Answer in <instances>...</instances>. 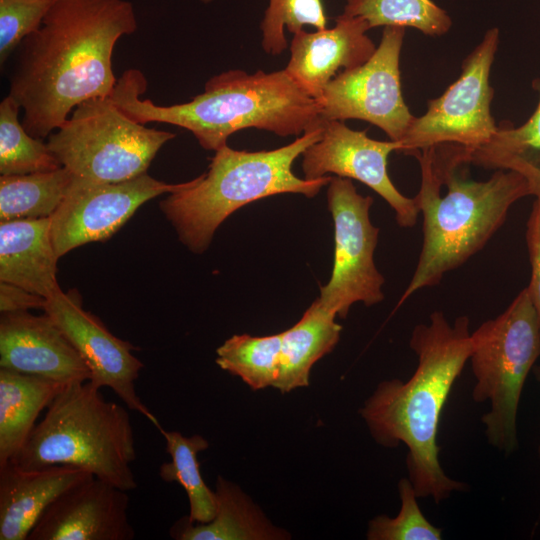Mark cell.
<instances>
[{"label": "cell", "mask_w": 540, "mask_h": 540, "mask_svg": "<svg viewBox=\"0 0 540 540\" xmlns=\"http://www.w3.org/2000/svg\"><path fill=\"white\" fill-rule=\"evenodd\" d=\"M137 29L127 0H56L40 28L14 52L10 96L23 110L26 131L43 139L81 103L110 97L117 80V41Z\"/></svg>", "instance_id": "1"}, {"label": "cell", "mask_w": 540, "mask_h": 540, "mask_svg": "<svg viewBox=\"0 0 540 540\" xmlns=\"http://www.w3.org/2000/svg\"><path fill=\"white\" fill-rule=\"evenodd\" d=\"M410 347L418 357L413 375L406 382H381L360 414L377 443L406 445L408 478L417 497L439 504L452 492L467 490L444 472L437 434L451 388L471 354L469 319L460 316L450 324L441 311H434L427 324L414 327Z\"/></svg>", "instance_id": "2"}, {"label": "cell", "mask_w": 540, "mask_h": 540, "mask_svg": "<svg viewBox=\"0 0 540 540\" xmlns=\"http://www.w3.org/2000/svg\"><path fill=\"white\" fill-rule=\"evenodd\" d=\"M147 81L138 69L126 70L110 96L132 120L166 123L190 131L205 150L217 151L229 136L256 128L279 136H298L319 127L321 106L283 70L248 74L232 69L212 76L190 101L161 106L141 99Z\"/></svg>", "instance_id": "3"}, {"label": "cell", "mask_w": 540, "mask_h": 540, "mask_svg": "<svg viewBox=\"0 0 540 540\" xmlns=\"http://www.w3.org/2000/svg\"><path fill=\"white\" fill-rule=\"evenodd\" d=\"M413 152L420 164L421 186L415 196L423 215V242L418 264L399 305L481 250L504 224L519 199L539 196L537 185L514 170H497L486 181L468 180L457 169L465 152L439 145Z\"/></svg>", "instance_id": "4"}, {"label": "cell", "mask_w": 540, "mask_h": 540, "mask_svg": "<svg viewBox=\"0 0 540 540\" xmlns=\"http://www.w3.org/2000/svg\"><path fill=\"white\" fill-rule=\"evenodd\" d=\"M321 133L320 125L273 150L249 152L225 145L215 151L207 172L192 179L187 187L168 194L159 207L179 240L201 254L217 228L239 208L282 193L312 198L329 184L332 176L307 180L292 171L294 161L319 140Z\"/></svg>", "instance_id": "5"}, {"label": "cell", "mask_w": 540, "mask_h": 540, "mask_svg": "<svg viewBox=\"0 0 540 540\" xmlns=\"http://www.w3.org/2000/svg\"><path fill=\"white\" fill-rule=\"evenodd\" d=\"M100 389L91 381L65 386L12 462L25 469L73 466L122 490L135 489L128 407L106 400Z\"/></svg>", "instance_id": "6"}, {"label": "cell", "mask_w": 540, "mask_h": 540, "mask_svg": "<svg viewBox=\"0 0 540 540\" xmlns=\"http://www.w3.org/2000/svg\"><path fill=\"white\" fill-rule=\"evenodd\" d=\"M472 398L490 402L482 416L487 441L506 453L518 445L517 411L528 373L540 356V325L525 287L507 309L471 333Z\"/></svg>", "instance_id": "7"}, {"label": "cell", "mask_w": 540, "mask_h": 540, "mask_svg": "<svg viewBox=\"0 0 540 540\" xmlns=\"http://www.w3.org/2000/svg\"><path fill=\"white\" fill-rule=\"evenodd\" d=\"M174 137L132 120L111 97H100L79 104L47 144L73 176L116 183L147 173L158 151Z\"/></svg>", "instance_id": "8"}, {"label": "cell", "mask_w": 540, "mask_h": 540, "mask_svg": "<svg viewBox=\"0 0 540 540\" xmlns=\"http://www.w3.org/2000/svg\"><path fill=\"white\" fill-rule=\"evenodd\" d=\"M498 38L497 28L486 32L464 59L459 78L428 102L425 114L413 119L399 142V152L411 155L429 147L455 145L471 154L494 137L498 127L490 112L493 89L489 77Z\"/></svg>", "instance_id": "9"}, {"label": "cell", "mask_w": 540, "mask_h": 540, "mask_svg": "<svg viewBox=\"0 0 540 540\" xmlns=\"http://www.w3.org/2000/svg\"><path fill=\"white\" fill-rule=\"evenodd\" d=\"M327 201L334 222V263L318 300L326 310L345 318L356 302L371 306L384 299V277L374 262L379 229L370 221L372 197L359 194L349 178L332 177Z\"/></svg>", "instance_id": "10"}, {"label": "cell", "mask_w": 540, "mask_h": 540, "mask_svg": "<svg viewBox=\"0 0 540 540\" xmlns=\"http://www.w3.org/2000/svg\"><path fill=\"white\" fill-rule=\"evenodd\" d=\"M404 27L386 26L375 52L359 67L332 79L318 100L322 120L360 119L400 142L415 116L405 104L399 58Z\"/></svg>", "instance_id": "11"}, {"label": "cell", "mask_w": 540, "mask_h": 540, "mask_svg": "<svg viewBox=\"0 0 540 540\" xmlns=\"http://www.w3.org/2000/svg\"><path fill=\"white\" fill-rule=\"evenodd\" d=\"M190 181L166 183L148 173L101 183L73 176L62 203L51 216V236L57 256L90 242L111 238L145 202L181 190Z\"/></svg>", "instance_id": "12"}, {"label": "cell", "mask_w": 540, "mask_h": 540, "mask_svg": "<svg viewBox=\"0 0 540 540\" xmlns=\"http://www.w3.org/2000/svg\"><path fill=\"white\" fill-rule=\"evenodd\" d=\"M43 310L86 363L91 373L89 381L99 388L112 389L128 409L162 430L157 417L136 392L135 381L144 365L133 354V344L113 335L98 317L86 311L76 290H60L46 299Z\"/></svg>", "instance_id": "13"}, {"label": "cell", "mask_w": 540, "mask_h": 540, "mask_svg": "<svg viewBox=\"0 0 540 540\" xmlns=\"http://www.w3.org/2000/svg\"><path fill=\"white\" fill-rule=\"evenodd\" d=\"M321 127L319 140L302 153L304 178L314 180L332 173L356 179L393 208L399 226H414L420 213L417 201L415 197L404 196L387 172L388 156L393 151H400V143L372 139L366 131L353 130L344 121L322 120Z\"/></svg>", "instance_id": "14"}, {"label": "cell", "mask_w": 540, "mask_h": 540, "mask_svg": "<svg viewBox=\"0 0 540 540\" xmlns=\"http://www.w3.org/2000/svg\"><path fill=\"white\" fill-rule=\"evenodd\" d=\"M127 492L92 475L59 495L27 540H132Z\"/></svg>", "instance_id": "15"}, {"label": "cell", "mask_w": 540, "mask_h": 540, "mask_svg": "<svg viewBox=\"0 0 540 540\" xmlns=\"http://www.w3.org/2000/svg\"><path fill=\"white\" fill-rule=\"evenodd\" d=\"M0 367L65 385L89 381L86 363L46 314L1 313Z\"/></svg>", "instance_id": "16"}, {"label": "cell", "mask_w": 540, "mask_h": 540, "mask_svg": "<svg viewBox=\"0 0 540 540\" xmlns=\"http://www.w3.org/2000/svg\"><path fill=\"white\" fill-rule=\"evenodd\" d=\"M370 29L362 17L340 14L335 26L316 32L304 29L293 34L285 71L311 97L319 100L339 73L361 66L376 46L367 36Z\"/></svg>", "instance_id": "17"}, {"label": "cell", "mask_w": 540, "mask_h": 540, "mask_svg": "<svg viewBox=\"0 0 540 540\" xmlns=\"http://www.w3.org/2000/svg\"><path fill=\"white\" fill-rule=\"evenodd\" d=\"M90 476L87 471L66 465L25 469L8 462L0 466V540H27L48 506Z\"/></svg>", "instance_id": "18"}, {"label": "cell", "mask_w": 540, "mask_h": 540, "mask_svg": "<svg viewBox=\"0 0 540 540\" xmlns=\"http://www.w3.org/2000/svg\"><path fill=\"white\" fill-rule=\"evenodd\" d=\"M51 218L0 222V281L21 287L45 299L62 290Z\"/></svg>", "instance_id": "19"}, {"label": "cell", "mask_w": 540, "mask_h": 540, "mask_svg": "<svg viewBox=\"0 0 540 540\" xmlns=\"http://www.w3.org/2000/svg\"><path fill=\"white\" fill-rule=\"evenodd\" d=\"M67 386L0 367V466L12 462L47 409Z\"/></svg>", "instance_id": "20"}, {"label": "cell", "mask_w": 540, "mask_h": 540, "mask_svg": "<svg viewBox=\"0 0 540 540\" xmlns=\"http://www.w3.org/2000/svg\"><path fill=\"white\" fill-rule=\"evenodd\" d=\"M217 511L208 523H193L183 517L170 528L177 540H268L288 538L277 529L241 490L219 476L216 483Z\"/></svg>", "instance_id": "21"}, {"label": "cell", "mask_w": 540, "mask_h": 540, "mask_svg": "<svg viewBox=\"0 0 540 540\" xmlns=\"http://www.w3.org/2000/svg\"><path fill=\"white\" fill-rule=\"evenodd\" d=\"M335 317L317 298L295 325L281 332L279 374L274 388L287 393L309 385L314 363L339 341L342 327Z\"/></svg>", "instance_id": "22"}, {"label": "cell", "mask_w": 540, "mask_h": 540, "mask_svg": "<svg viewBox=\"0 0 540 540\" xmlns=\"http://www.w3.org/2000/svg\"><path fill=\"white\" fill-rule=\"evenodd\" d=\"M73 174L65 167L0 176V220L51 218L65 198Z\"/></svg>", "instance_id": "23"}, {"label": "cell", "mask_w": 540, "mask_h": 540, "mask_svg": "<svg viewBox=\"0 0 540 540\" xmlns=\"http://www.w3.org/2000/svg\"><path fill=\"white\" fill-rule=\"evenodd\" d=\"M166 442L170 462L159 468V476L165 482H177L186 491L190 512L187 516L193 523H208L217 511L215 491L203 480L197 455L208 448V441L201 435L185 437L177 431L160 430Z\"/></svg>", "instance_id": "24"}, {"label": "cell", "mask_w": 540, "mask_h": 540, "mask_svg": "<svg viewBox=\"0 0 540 540\" xmlns=\"http://www.w3.org/2000/svg\"><path fill=\"white\" fill-rule=\"evenodd\" d=\"M537 155L540 156V99L527 122L517 128L498 127L487 144L470 154L469 163L488 169L518 171L538 184Z\"/></svg>", "instance_id": "25"}, {"label": "cell", "mask_w": 540, "mask_h": 540, "mask_svg": "<svg viewBox=\"0 0 540 540\" xmlns=\"http://www.w3.org/2000/svg\"><path fill=\"white\" fill-rule=\"evenodd\" d=\"M281 333L233 335L217 348V365L240 377L251 389L274 387L279 374Z\"/></svg>", "instance_id": "26"}, {"label": "cell", "mask_w": 540, "mask_h": 540, "mask_svg": "<svg viewBox=\"0 0 540 540\" xmlns=\"http://www.w3.org/2000/svg\"><path fill=\"white\" fill-rule=\"evenodd\" d=\"M20 106L6 96L0 103V174L23 175L62 167L48 144L19 121Z\"/></svg>", "instance_id": "27"}, {"label": "cell", "mask_w": 540, "mask_h": 540, "mask_svg": "<svg viewBox=\"0 0 540 540\" xmlns=\"http://www.w3.org/2000/svg\"><path fill=\"white\" fill-rule=\"evenodd\" d=\"M343 13L362 17L370 29L398 26L416 28L428 36H440L451 27L447 12L432 0H345Z\"/></svg>", "instance_id": "28"}, {"label": "cell", "mask_w": 540, "mask_h": 540, "mask_svg": "<svg viewBox=\"0 0 540 540\" xmlns=\"http://www.w3.org/2000/svg\"><path fill=\"white\" fill-rule=\"evenodd\" d=\"M328 18L322 0H269L260 24L261 46L269 55H279L288 46L285 29L295 34L305 25L327 28Z\"/></svg>", "instance_id": "29"}, {"label": "cell", "mask_w": 540, "mask_h": 540, "mask_svg": "<svg viewBox=\"0 0 540 540\" xmlns=\"http://www.w3.org/2000/svg\"><path fill=\"white\" fill-rule=\"evenodd\" d=\"M401 508L396 517H375L369 522V540H440L442 529L432 525L422 513L409 478L398 482Z\"/></svg>", "instance_id": "30"}, {"label": "cell", "mask_w": 540, "mask_h": 540, "mask_svg": "<svg viewBox=\"0 0 540 540\" xmlns=\"http://www.w3.org/2000/svg\"><path fill=\"white\" fill-rule=\"evenodd\" d=\"M56 0H0V63L37 31Z\"/></svg>", "instance_id": "31"}, {"label": "cell", "mask_w": 540, "mask_h": 540, "mask_svg": "<svg viewBox=\"0 0 540 540\" xmlns=\"http://www.w3.org/2000/svg\"><path fill=\"white\" fill-rule=\"evenodd\" d=\"M526 241L531 263V280L527 289L540 325V197H536L527 222Z\"/></svg>", "instance_id": "32"}, {"label": "cell", "mask_w": 540, "mask_h": 540, "mask_svg": "<svg viewBox=\"0 0 540 540\" xmlns=\"http://www.w3.org/2000/svg\"><path fill=\"white\" fill-rule=\"evenodd\" d=\"M46 299L33 294L21 287L0 283V311L1 313L29 311L33 308H42Z\"/></svg>", "instance_id": "33"}, {"label": "cell", "mask_w": 540, "mask_h": 540, "mask_svg": "<svg viewBox=\"0 0 540 540\" xmlns=\"http://www.w3.org/2000/svg\"><path fill=\"white\" fill-rule=\"evenodd\" d=\"M534 375L536 379L540 382V366L534 368Z\"/></svg>", "instance_id": "34"}, {"label": "cell", "mask_w": 540, "mask_h": 540, "mask_svg": "<svg viewBox=\"0 0 540 540\" xmlns=\"http://www.w3.org/2000/svg\"><path fill=\"white\" fill-rule=\"evenodd\" d=\"M200 1H201L202 3L207 4V3H210V2H212V1H214V0H200Z\"/></svg>", "instance_id": "35"}, {"label": "cell", "mask_w": 540, "mask_h": 540, "mask_svg": "<svg viewBox=\"0 0 540 540\" xmlns=\"http://www.w3.org/2000/svg\"><path fill=\"white\" fill-rule=\"evenodd\" d=\"M539 456H540V447H539Z\"/></svg>", "instance_id": "36"}]
</instances>
